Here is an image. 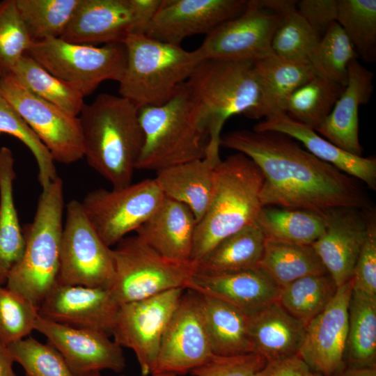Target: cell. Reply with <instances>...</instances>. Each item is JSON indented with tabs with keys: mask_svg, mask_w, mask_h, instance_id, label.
Segmentation results:
<instances>
[{
	"mask_svg": "<svg viewBox=\"0 0 376 376\" xmlns=\"http://www.w3.org/2000/svg\"><path fill=\"white\" fill-rule=\"evenodd\" d=\"M221 146L247 156L260 169L263 207L279 205L322 215L339 207L370 210L359 180L319 159L285 134L234 130L221 136Z\"/></svg>",
	"mask_w": 376,
	"mask_h": 376,
	"instance_id": "6da1fadb",
	"label": "cell"
},
{
	"mask_svg": "<svg viewBox=\"0 0 376 376\" xmlns=\"http://www.w3.org/2000/svg\"><path fill=\"white\" fill-rule=\"evenodd\" d=\"M84 157L113 187L132 183L143 144L139 109L121 96L102 93L79 116Z\"/></svg>",
	"mask_w": 376,
	"mask_h": 376,
	"instance_id": "7a4b0ae2",
	"label": "cell"
},
{
	"mask_svg": "<svg viewBox=\"0 0 376 376\" xmlns=\"http://www.w3.org/2000/svg\"><path fill=\"white\" fill-rule=\"evenodd\" d=\"M263 180L258 166L240 152L216 165L211 201L196 228L192 263L224 239L256 222L263 207L260 197Z\"/></svg>",
	"mask_w": 376,
	"mask_h": 376,
	"instance_id": "3957f363",
	"label": "cell"
},
{
	"mask_svg": "<svg viewBox=\"0 0 376 376\" xmlns=\"http://www.w3.org/2000/svg\"><path fill=\"white\" fill-rule=\"evenodd\" d=\"M64 204L63 182L58 176L42 190L33 219L22 229V257L8 271L6 287L38 308L57 283Z\"/></svg>",
	"mask_w": 376,
	"mask_h": 376,
	"instance_id": "277c9868",
	"label": "cell"
},
{
	"mask_svg": "<svg viewBox=\"0 0 376 376\" xmlns=\"http://www.w3.org/2000/svg\"><path fill=\"white\" fill-rule=\"evenodd\" d=\"M139 119L144 140L136 169L157 172L205 157L207 134L185 83L166 103L140 108Z\"/></svg>",
	"mask_w": 376,
	"mask_h": 376,
	"instance_id": "5b68a950",
	"label": "cell"
},
{
	"mask_svg": "<svg viewBox=\"0 0 376 376\" xmlns=\"http://www.w3.org/2000/svg\"><path fill=\"white\" fill-rule=\"evenodd\" d=\"M185 84L207 134L206 155L219 159L225 122L237 114L250 118L258 106L260 91L253 63L204 60Z\"/></svg>",
	"mask_w": 376,
	"mask_h": 376,
	"instance_id": "8992f818",
	"label": "cell"
},
{
	"mask_svg": "<svg viewBox=\"0 0 376 376\" xmlns=\"http://www.w3.org/2000/svg\"><path fill=\"white\" fill-rule=\"evenodd\" d=\"M123 44L126 65L119 95L139 109L169 101L203 61L197 49L187 51L145 34H131Z\"/></svg>",
	"mask_w": 376,
	"mask_h": 376,
	"instance_id": "52a82bcc",
	"label": "cell"
},
{
	"mask_svg": "<svg viewBox=\"0 0 376 376\" xmlns=\"http://www.w3.org/2000/svg\"><path fill=\"white\" fill-rule=\"evenodd\" d=\"M112 251L115 276L110 290L119 305L187 290L196 272L194 263L166 259L136 235L124 237Z\"/></svg>",
	"mask_w": 376,
	"mask_h": 376,
	"instance_id": "ba28073f",
	"label": "cell"
},
{
	"mask_svg": "<svg viewBox=\"0 0 376 376\" xmlns=\"http://www.w3.org/2000/svg\"><path fill=\"white\" fill-rule=\"evenodd\" d=\"M26 54L84 97L105 81L119 82L126 65L123 43L97 47L48 38L33 42Z\"/></svg>",
	"mask_w": 376,
	"mask_h": 376,
	"instance_id": "9c48e42d",
	"label": "cell"
},
{
	"mask_svg": "<svg viewBox=\"0 0 376 376\" xmlns=\"http://www.w3.org/2000/svg\"><path fill=\"white\" fill-rule=\"evenodd\" d=\"M57 283L110 289L115 268L112 249L101 239L81 202L66 205Z\"/></svg>",
	"mask_w": 376,
	"mask_h": 376,
	"instance_id": "30bf717a",
	"label": "cell"
},
{
	"mask_svg": "<svg viewBox=\"0 0 376 376\" xmlns=\"http://www.w3.org/2000/svg\"><path fill=\"white\" fill-rule=\"evenodd\" d=\"M164 197L155 179H146L119 189H95L81 204L101 239L111 247L147 221Z\"/></svg>",
	"mask_w": 376,
	"mask_h": 376,
	"instance_id": "8fae6325",
	"label": "cell"
},
{
	"mask_svg": "<svg viewBox=\"0 0 376 376\" xmlns=\"http://www.w3.org/2000/svg\"><path fill=\"white\" fill-rule=\"evenodd\" d=\"M0 92L46 147L54 162L69 164L84 157L79 116L35 95L10 75L0 76Z\"/></svg>",
	"mask_w": 376,
	"mask_h": 376,
	"instance_id": "7c38bea8",
	"label": "cell"
},
{
	"mask_svg": "<svg viewBox=\"0 0 376 376\" xmlns=\"http://www.w3.org/2000/svg\"><path fill=\"white\" fill-rule=\"evenodd\" d=\"M185 290L174 289L119 306L111 336L119 346L134 352L142 376L152 374L163 335Z\"/></svg>",
	"mask_w": 376,
	"mask_h": 376,
	"instance_id": "4fadbf2b",
	"label": "cell"
},
{
	"mask_svg": "<svg viewBox=\"0 0 376 376\" xmlns=\"http://www.w3.org/2000/svg\"><path fill=\"white\" fill-rule=\"evenodd\" d=\"M214 356L198 293L187 289L164 331L151 375H185Z\"/></svg>",
	"mask_w": 376,
	"mask_h": 376,
	"instance_id": "5bb4252c",
	"label": "cell"
},
{
	"mask_svg": "<svg viewBox=\"0 0 376 376\" xmlns=\"http://www.w3.org/2000/svg\"><path fill=\"white\" fill-rule=\"evenodd\" d=\"M283 15L248 1L237 17L216 28L206 36L196 49L203 60L252 62L272 54V40Z\"/></svg>",
	"mask_w": 376,
	"mask_h": 376,
	"instance_id": "9a60e30c",
	"label": "cell"
},
{
	"mask_svg": "<svg viewBox=\"0 0 376 376\" xmlns=\"http://www.w3.org/2000/svg\"><path fill=\"white\" fill-rule=\"evenodd\" d=\"M351 279L337 288L326 308L306 325L299 356L315 372L335 376L346 367Z\"/></svg>",
	"mask_w": 376,
	"mask_h": 376,
	"instance_id": "2e32d148",
	"label": "cell"
},
{
	"mask_svg": "<svg viewBox=\"0 0 376 376\" xmlns=\"http://www.w3.org/2000/svg\"><path fill=\"white\" fill-rule=\"evenodd\" d=\"M247 4L246 0H163L145 35L180 45L187 37L208 35L242 13Z\"/></svg>",
	"mask_w": 376,
	"mask_h": 376,
	"instance_id": "e0dca14e",
	"label": "cell"
},
{
	"mask_svg": "<svg viewBox=\"0 0 376 376\" xmlns=\"http://www.w3.org/2000/svg\"><path fill=\"white\" fill-rule=\"evenodd\" d=\"M119 304L110 289L56 283L38 308L40 318L111 336Z\"/></svg>",
	"mask_w": 376,
	"mask_h": 376,
	"instance_id": "ac0fdd59",
	"label": "cell"
},
{
	"mask_svg": "<svg viewBox=\"0 0 376 376\" xmlns=\"http://www.w3.org/2000/svg\"><path fill=\"white\" fill-rule=\"evenodd\" d=\"M34 330L47 338L76 376L102 370L118 373L125 367L123 347L104 333L63 325L39 315Z\"/></svg>",
	"mask_w": 376,
	"mask_h": 376,
	"instance_id": "d6986e66",
	"label": "cell"
},
{
	"mask_svg": "<svg viewBox=\"0 0 376 376\" xmlns=\"http://www.w3.org/2000/svg\"><path fill=\"white\" fill-rule=\"evenodd\" d=\"M339 207L327 212L326 229L311 245L337 288L349 281L368 231V212Z\"/></svg>",
	"mask_w": 376,
	"mask_h": 376,
	"instance_id": "ffe728a7",
	"label": "cell"
},
{
	"mask_svg": "<svg viewBox=\"0 0 376 376\" xmlns=\"http://www.w3.org/2000/svg\"><path fill=\"white\" fill-rule=\"evenodd\" d=\"M134 0H79L61 39L72 43H124L131 34H139Z\"/></svg>",
	"mask_w": 376,
	"mask_h": 376,
	"instance_id": "44dd1931",
	"label": "cell"
},
{
	"mask_svg": "<svg viewBox=\"0 0 376 376\" xmlns=\"http://www.w3.org/2000/svg\"><path fill=\"white\" fill-rule=\"evenodd\" d=\"M373 73L357 58L348 65L347 82L332 110L315 131L338 148L357 156L363 149L359 139V108L373 93Z\"/></svg>",
	"mask_w": 376,
	"mask_h": 376,
	"instance_id": "7402d4cb",
	"label": "cell"
},
{
	"mask_svg": "<svg viewBox=\"0 0 376 376\" xmlns=\"http://www.w3.org/2000/svg\"><path fill=\"white\" fill-rule=\"evenodd\" d=\"M188 289L225 301L249 318L277 301L281 291L259 267L216 275L195 272Z\"/></svg>",
	"mask_w": 376,
	"mask_h": 376,
	"instance_id": "603a6c76",
	"label": "cell"
},
{
	"mask_svg": "<svg viewBox=\"0 0 376 376\" xmlns=\"http://www.w3.org/2000/svg\"><path fill=\"white\" fill-rule=\"evenodd\" d=\"M197 222L185 205L167 197L136 230V235L159 255L191 263Z\"/></svg>",
	"mask_w": 376,
	"mask_h": 376,
	"instance_id": "cb8c5ba5",
	"label": "cell"
},
{
	"mask_svg": "<svg viewBox=\"0 0 376 376\" xmlns=\"http://www.w3.org/2000/svg\"><path fill=\"white\" fill-rule=\"evenodd\" d=\"M256 131H274L301 143L312 155L347 175L376 189V159L351 154L327 141L313 129L285 114L265 118L253 127Z\"/></svg>",
	"mask_w": 376,
	"mask_h": 376,
	"instance_id": "d4e9b609",
	"label": "cell"
},
{
	"mask_svg": "<svg viewBox=\"0 0 376 376\" xmlns=\"http://www.w3.org/2000/svg\"><path fill=\"white\" fill-rule=\"evenodd\" d=\"M260 91L258 104L250 118L285 114L286 102L297 88L318 75L310 63L270 54L253 63Z\"/></svg>",
	"mask_w": 376,
	"mask_h": 376,
	"instance_id": "484cf974",
	"label": "cell"
},
{
	"mask_svg": "<svg viewBox=\"0 0 376 376\" xmlns=\"http://www.w3.org/2000/svg\"><path fill=\"white\" fill-rule=\"evenodd\" d=\"M306 327L274 302L250 318L253 352L267 362L298 355Z\"/></svg>",
	"mask_w": 376,
	"mask_h": 376,
	"instance_id": "4316f807",
	"label": "cell"
},
{
	"mask_svg": "<svg viewBox=\"0 0 376 376\" xmlns=\"http://www.w3.org/2000/svg\"><path fill=\"white\" fill-rule=\"evenodd\" d=\"M205 156L162 169L155 178L165 197L187 206L198 223L211 201L214 170L220 162Z\"/></svg>",
	"mask_w": 376,
	"mask_h": 376,
	"instance_id": "83f0119b",
	"label": "cell"
},
{
	"mask_svg": "<svg viewBox=\"0 0 376 376\" xmlns=\"http://www.w3.org/2000/svg\"><path fill=\"white\" fill-rule=\"evenodd\" d=\"M196 292L214 354L231 357L253 352L250 318L225 301Z\"/></svg>",
	"mask_w": 376,
	"mask_h": 376,
	"instance_id": "f1b7e54d",
	"label": "cell"
},
{
	"mask_svg": "<svg viewBox=\"0 0 376 376\" xmlns=\"http://www.w3.org/2000/svg\"><path fill=\"white\" fill-rule=\"evenodd\" d=\"M265 242L256 222L250 224L221 240L194 263L196 273L216 275L257 268Z\"/></svg>",
	"mask_w": 376,
	"mask_h": 376,
	"instance_id": "f546056e",
	"label": "cell"
},
{
	"mask_svg": "<svg viewBox=\"0 0 376 376\" xmlns=\"http://www.w3.org/2000/svg\"><path fill=\"white\" fill-rule=\"evenodd\" d=\"M345 363L347 367H376V296L352 290Z\"/></svg>",
	"mask_w": 376,
	"mask_h": 376,
	"instance_id": "4dcf8cb0",
	"label": "cell"
},
{
	"mask_svg": "<svg viewBox=\"0 0 376 376\" xmlns=\"http://www.w3.org/2000/svg\"><path fill=\"white\" fill-rule=\"evenodd\" d=\"M265 240L311 245L324 233L326 219L319 213L299 209L263 207L256 220Z\"/></svg>",
	"mask_w": 376,
	"mask_h": 376,
	"instance_id": "1f68e13d",
	"label": "cell"
},
{
	"mask_svg": "<svg viewBox=\"0 0 376 376\" xmlns=\"http://www.w3.org/2000/svg\"><path fill=\"white\" fill-rule=\"evenodd\" d=\"M16 178L12 150L0 148V266L9 270L22 257L24 238L13 196Z\"/></svg>",
	"mask_w": 376,
	"mask_h": 376,
	"instance_id": "d6a6232c",
	"label": "cell"
},
{
	"mask_svg": "<svg viewBox=\"0 0 376 376\" xmlns=\"http://www.w3.org/2000/svg\"><path fill=\"white\" fill-rule=\"evenodd\" d=\"M260 268L281 288L309 275L328 274L312 245L265 240Z\"/></svg>",
	"mask_w": 376,
	"mask_h": 376,
	"instance_id": "836d02e7",
	"label": "cell"
},
{
	"mask_svg": "<svg viewBox=\"0 0 376 376\" xmlns=\"http://www.w3.org/2000/svg\"><path fill=\"white\" fill-rule=\"evenodd\" d=\"M38 97L78 116L85 103L77 90L53 75L28 54L22 56L9 74Z\"/></svg>",
	"mask_w": 376,
	"mask_h": 376,
	"instance_id": "e575fe53",
	"label": "cell"
},
{
	"mask_svg": "<svg viewBox=\"0 0 376 376\" xmlns=\"http://www.w3.org/2000/svg\"><path fill=\"white\" fill-rule=\"evenodd\" d=\"M345 87L327 77L315 75L289 96L285 114L315 130L329 116Z\"/></svg>",
	"mask_w": 376,
	"mask_h": 376,
	"instance_id": "d590c367",
	"label": "cell"
},
{
	"mask_svg": "<svg viewBox=\"0 0 376 376\" xmlns=\"http://www.w3.org/2000/svg\"><path fill=\"white\" fill-rule=\"evenodd\" d=\"M337 288L328 274L309 275L282 287L278 302L306 326L326 308Z\"/></svg>",
	"mask_w": 376,
	"mask_h": 376,
	"instance_id": "8d00e7d4",
	"label": "cell"
},
{
	"mask_svg": "<svg viewBox=\"0 0 376 376\" xmlns=\"http://www.w3.org/2000/svg\"><path fill=\"white\" fill-rule=\"evenodd\" d=\"M33 42L61 38L79 0H15Z\"/></svg>",
	"mask_w": 376,
	"mask_h": 376,
	"instance_id": "74e56055",
	"label": "cell"
},
{
	"mask_svg": "<svg viewBox=\"0 0 376 376\" xmlns=\"http://www.w3.org/2000/svg\"><path fill=\"white\" fill-rule=\"evenodd\" d=\"M320 39L296 10L283 15L273 36L272 50L280 57L311 64L318 75Z\"/></svg>",
	"mask_w": 376,
	"mask_h": 376,
	"instance_id": "f35d334b",
	"label": "cell"
},
{
	"mask_svg": "<svg viewBox=\"0 0 376 376\" xmlns=\"http://www.w3.org/2000/svg\"><path fill=\"white\" fill-rule=\"evenodd\" d=\"M336 22L352 42L358 56L376 58V1L338 0Z\"/></svg>",
	"mask_w": 376,
	"mask_h": 376,
	"instance_id": "ab89813d",
	"label": "cell"
},
{
	"mask_svg": "<svg viewBox=\"0 0 376 376\" xmlns=\"http://www.w3.org/2000/svg\"><path fill=\"white\" fill-rule=\"evenodd\" d=\"M0 134L15 137L31 152L38 167V180L42 190L47 188L58 177L54 160L48 150L1 92Z\"/></svg>",
	"mask_w": 376,
	"mask_h": 376,
	"instance_id": "60d3db41",
	"label": "cell"
},
{
	"mask_svg": "<svg viewBox=\"0 0 376 376\" xmlns=\"http://www.w3.org/2000/svg\"><path fill=\"white\" fill-rule=\"evenodd\" d=\"M7 347L13 361L23 368L25 376H76L48 342L45 344L28 336Z\"/></svg>",
	"mask_w": 376,
	"mask_h": 376,
	"instance_id": "b9f144b4",
	"label": "cell"
},
{
	"mask_svg": "<svg viewBox=\"0 0 376 376\" xmlns=\"http://www.w3.org/2000/svg\"><path fill=\"white\" fill-rule=\"evenodd\" d=\"M32 42L15 0L0 1V76L11 72Z\"/></svg>",
	"mask_w": 376,
	"mask_h": 376,
	"instance_id": "7bdbcfd3",
	"label": "cell"
},
{
	"mask_svg": "<svg viewBox=\"0 0 376 376\" xmlns=\"http://www.w3.org/2000/svg\"><path fill=\"white\" fill-rule=\"evenodd\" d=\"M357 58L347 34L337 22H333L320 41L318 75L345 86L349 63Z\"/></svg>",
	"mask_w": 376,
	"mask_h": 376,
	"instance_id": "ee69618b",
	"label": "cell"
},
{
	"mask_svg": "<svg viewBox=\"0 0 376 376\" xmlns=\"http://www.w3.org/2000/svg\"><path fill=\"white\" fill-rule=\"evenodd\" d=\"M38 308L21 295L0 285V340L9 345L33 330Z\"/></svg>",
	"mask_w": 376,
	"mask_h": 376,
	"instance_id": "f6af8a7d",
	"label": "cell"
},
{
	"mask_svg": "<svg viewBox=\"0 0 376 376\" xmlns=\"http://www.w3.org/2000/svg\"><path fill=\"white\" fill-rule=\"evenodd\" d=\"M352 290L376 296V219L373 211L368 212V231L352 276Z\"/></svg>",
	"mask_w": 376,
	"mask_h": 376,
	"instance_id": "bcb514c9",
	"label": "cell"
},
{
	"mask_svg": "<svg viewBox=\"0 0 376 376\" xmlns=\"http://www.w3.org/2000/svg\"><path fill=\"white\" fill-rule=\"evenodd\" d=\"M267 363L255 352L231 357L214 355L190 373L194 376H258Z\"/></svg>",
	"mask_w": 376,
	"mask_h": 376,
	"instance_id": "7dc6e473",
	"label": "cell"
},
{
	"mask_svg": "<svg viewBox=\"0 0 376 376\" xmlns=\"http://www.w3.org/2000/svg\"><path fill=\"white\" fill-rule=\"evenodd\" d=\"M297 10L322 38L330 25L336 22L338 0L297 1Z\"/></svg>",
	"mask_w": 376,
	"mask_h": 376,
	"instance_id": "c3c4849f",
	"label": "cell"
},
{
	"mask_svg": "<svg viewBox=\"0 0 376 376\" xmlns=\"http://www.w3.org/2000/svg\"><path fill=\"white\" fill-rule=\"evenodd\" d=\"M258 376H322L299 356L267 362Z\"/></svg>",
	"mask_w": 376,
	"mask_h": 376,
	"instance_id": "681fc988",
	"label": "cell"
},
{
	"mask_svg": "<svg viewBox=\"0 0 376 376\" xmlns=\"http://www.w3.org/2000/svg\"><path fill=\"white\" fill-rule=\"evenodd\" d=\"M259 6L273 13L285 15L297 10L295 0H256Z\"/></svg>",
	"mask_w": 376,
	"mask_h": 376,
	"instance_id": "f907efd6",
	"label": "cell"
},
{
	"mask_svg": "<svg viewBox=\"0 0 376 376\" xmlns=\"http://www.w3.org/2000/svg\"><path fill=\"white\" fill-rule=\"evenodd\" d=\"M8 347L0 340V376H16Z\"/></svg>",
	"mask_w": 376,
	"mask_h": 376,
	"instance_id": "816d5d0a",
	"label": "cell"
},
{
	"mask_svg": "<svg viewBox=\"0 0 376 376\" xmlns=\"http://www.w3.org/2000/svg\"><path fill=\"white\" fill-rule=\"evenodd\" d=\"M335 376H376V367H346Z\"/></svg>",
	"mask_w": 376,
	"mask_h": 376,
	"instance_id": "f5cc1de1",
	"label": "cell"
},
{
	"mask_svg": "<svg viewBox=\"0 0 376 376\" xmlns=\"http://www.w3.org/2000/svg\"><path fill=\"white\" fill-rule=\"evenodd\" d=\"M8 270L0 266V285H3L7 281Z\"/></svg>",
	"mask_w": 376,
	"mask_h": 376,
	"instance_id": "db71d44e",
	"label": "cell"
},
{
	"mask_svg": "<svg viewBox=\"0 0 376 376\" xmlns=\"http://www.w3.org/2000/svg\"><path fill=\"white\" fill-rule=\"evenodd\" d=\"M84 376H102V375L100 373V372H95V373H88ZM150 376H178V375H174V374H156V375H150Z\"/></svg>",
	"mask_w": 376,
	"mask_h": 376,
	"instance_id": "11a10c76",
	"label": "cell"
}]
</instances>
